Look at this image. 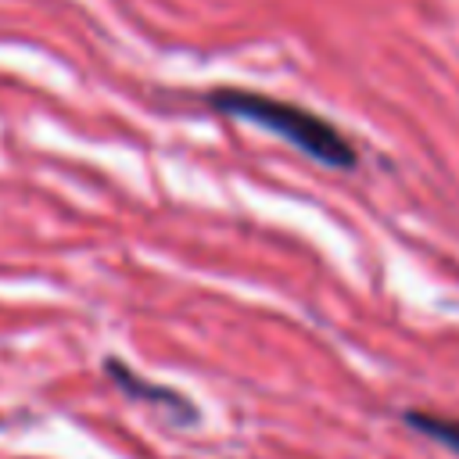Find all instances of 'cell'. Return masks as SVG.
<instances>
[{
	"label": "cell",
	"instance_id": "6da1fadb",
	"mask_svg": "<svg viewBox=\"0 0 459 459\" xmlns=\"http://www.w3.org/2000/svg\"><path fill=\"white\" fill-rule=\"evenodd\" d=\"M208 104L230 118H240L265 133L283 136L290 147H298L301 154H308L312 161H319L326 169H355V161H359L348 136L333 122L319 118L316 111H308L301 104H290V100H280L269 93H255V90H240V86L212 90Z\"/></svg>",
	"mask_w": 459,
	"mask_h": 459
},
{
	"label": "cell",
	"instance_id": "7a4b0ae2",
	"mask_svg": "<svg viewBox=\"0 0 459 459\" xmlns=\"http://www.w3.org/2000/svg\"><path fill=\"white\" fill-rule=\"evenodd\" d=\"M104 373L129 394V398H140V402H151V405H165V409H172V412H179L183 420H194V405L179 394V391H172V387H165V384H154V380H143L136 369H129L122 359H108L104 362Z\"/></svg>",
	"mask_w": 459,
	"mask_h": 459
},
{
	"label": "cell",
	"instance_id": "3957f363",
	"mask_svg": "<svg viewBox=\"0 0 459 459\" xmlns=\"http://www.w3.org/2000/svg\"><path fill=\"white\" fill-rule=\"evenodd\" d=\"M405 427H412L416 434L459 452V420L455 416H441V412H423V409H405Z\"/></svg>",
	"mask_w": 459,
	"mask_h": 459
}]
</instances>
